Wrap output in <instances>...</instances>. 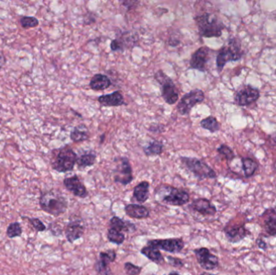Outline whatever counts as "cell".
I'll use <instances>...</instances> for the list:
<instances>
[{
	"mask_svg": "<svg viewBox=\"0 0 276 275\" xmlns=\"http://www.w3.org/2000/svg\"><path fill=\"white\" fill-rule=\"evenodd\" d=\"M32 226L34 228L37 232H44L46 230V226L43 224L42 221L38 218H27Z\"/></svg>",
	"mask_w": 276,
	"mask_h": 275,
	"instance_id": "74e56055",
	"label": "cell"
},
{
	"mask_svg": "<svg viewBox=\"0 0 276 275\" xmlns=\"http://www.w3.org/2000/svg\"><path fill=\"white\" fill-rule=\"evenodd\" d=\"M215 52L207 46H202L195 50L190 59V66L192 70H197L200 72H206L208 63L211 60L212 53Z\"/></svg>",
	"mask_w": 276,
	"mask_h": 275,
	"instance_id": "30bf717a",
	"label": "cell"
},
{
	"mask_svg": "<svg viewBox=\"0 0 276 275\" xmlns=\"http://www.w3.org/2000/svg\"><path fill=\"white\" fill-rule=\"evenodd\" d=\"M96 162V154L94 152H88L83 154L80 156H78L77 164L78 168L80 170H84L87 167H91Z\"/></svg>",
	"mask_w": 276,
	"mask_h": 275,
	"instance_id": "83f0119b",
	"label": "cell"
},
{
	"mask_svg": "<svg viewBox=\"0 0 276 275\" xmlns=\"http://www.w3.org/2000/svg\"><path fill=\"white\" fill-rule=\"evenodd\" d=\"M273 169H274V172L276 173V160L274 161V164H273Z\"/></svg>",
	"mask_w": 276,
	"mask_h": 275,
	"instance_id": "bcb514c9",
	"label": "cell"
},
{
	"mask_svg": "<svg viewBox=\"0 0 276 275\" xmlns=\"http://www.w3.org/2000/svg\"><path fill=\"white\" fill-rule=\"evenodd\" d=\"M108 240L110 242L116 244V245H122L125 240V235L121 233L120 231L116 230L113 229H108Z\"/></svg>",
	"mask_w": 276,
	"mask_h": 275,
	"instance_id": "4dcf8cb0",
	"label": "cell"
},
{
	"mask_svg": "<svg viewBox=\"0 0 276 275\" xmlns=\"http://www.w3.org/2000/svg\"><path fill=\"white\" fill-rule=\"evenodd\" d=\"M264 231L270 237H276V209L270 208L261 215Z\"/></svg>",
	"mask_w": 276,
	"mask_h": 275,
	"instance_id": "d6986e66",
	"label": "cell"
},
{
	"mask_svg": "<svg viewBox=\"0 0 276 275\" xmlns=\"http://www.w3.org/2000/svg\"><path fill=\"white\" fill-rule=\"evenodd\" d=\"M224 233L226 234V239L229 242L238 243L242 241L247 236V229H246L245 225H231L228 224L224 228Z\"/></svg>",
	"mask_w": 276,
	"mask_h": 275,
	"instance_id": "ac0fdd59",
	"label": "cell"
},
{
	"mask_svg": "<svg viewBox=\"0 0 276 275\" xmlns=\"http://www.w3.org/2000/svg\"><path fill=\"white\" fill-rule=\"evenodd\" d=\"M41 210L53 217H59L66 212L68 201L56 190H48L41 194L39 200Z\"/></svg>",
	"mask_w": 276,
	"mask_h": 275,
	"instance_id": "3957f363",
	"label": "cell"
},
{
	"mask_svg": "<svg viewBox=\"0 0 276 275\" xmlns=\"http://www.w3.org/2000/svg\"><path fill=\"white\" fill-rule=\"evenodd\" d=\"M193 252L195 253L199 265L205 270H214L219 265L218 256L213 254L207 248L202 247L199 249H194Z\"/></svg>",
	"mask_w": 276,
	"mask_h": 275,
	"instance_id": "5bb4252c",
	"label": "cell"
},
{
	"mask_svg": "<svg viewBox=\"0 0 276 275\" xmlns=\"http://www.w3.org/2000/svg\"><path fill=\"white\" fill-rule=\"evenodd\" d=\"M242 170L246 178H250L258 170L257 162L251 158H242Z\"/></svg>",
	"mask_w": 276,
	"mask_h": 275,
	"instance_id": "f1b7e54d",
	"label": "cell"
},
{
	"mask_svg": "<svg viewBox=\"0 0 276 275\" xmlns=\"http://www.w3.org/2000/svg\"><path fill=\"white\" fill-rule=\"evenodd\" d=\"M150 197V183L147 181H143L136 185L133 189L132 201L137 203H144Z\"/></svg>",
	"mask_w": 276,
	"mask_h": 275,
	"instance_id": "7402d4cb",
	"label": "cell"
},
{
	"mask_svg": "<svg viewBox=\"0 0 276 275\" xmlns=\"http://www.w3.org/2000/svg\"><path fill=\"white\" fill-rule=\"evenodd\" d=\"M5 63H6V57L2 51L0 50V69L5 65Z\"/></svg>",
	"mask_w": 276,
	"mask_h": 275,
	"instance_id": "b9f144b4",
	"label": "cell"
},
{
	"mask_svg": "<svg viewBox=\"0 0 276 275\" xmlns=\"http://www.w3.org/2000/svg\"><path fill=\"white\" fill-rule=\"evenodd\" d=\"M23 231L21 228V224L19 222L12 223L9 225L7 229V236L9 238H16V237H21L22 235Z\"/></svg>",
	"mask_w": 276,
	"mask_h": 275,
	"instance_id": "d6a6232c",
	"label": "cell"
},
{
	"mask_svg": "<svg viewBox=\"0 0 276 275\" xmlns=\"http://www.w3.org/2000/svg\"><path fill=\"white\" fill-rule=\"evenodd\" d=\"M97 100L100 105L104 107H120L125 104L124 96L119 91H114L108 95H100Z\"/></svg>",
	"mask_w": 276,
	"mask_h": 275,
	"instance_id": "ffe728a7",
	"label": "cell"
},
{
	"mask_svg": "<svg viewBox=\"0 0 276 275\" xmlns=\"http://www.w3.org/2000/svg\"><path fill=\"white\" fill-rule=\"evenodd\" d=\"M201 127H203V129L208 130L210 132H217L221 129V123L218 122L217 118L214 117L213 115L208 116L207 118L202 119L200 121Z\"/></svg>",
	"mask_w": 276,
	"mask_h": 275,
	"instance_id": "f546056e",
	"label": "cell"
},
{
	"mask_svg": "<svg viewBox=\"0 0 276 275\" xmlns=\"http://www.w3.org/2000/svg\"><path fill=\"white\" fill-rule=\"evenodd\" d=\"M141 253L156 264L160 265L162 263L164 262V257H163V254L161 253L159 249L155 248V247L151 246V245L143 247V249H141Z\"/></svg>",
	"mask_w": 276,
	"mask_h": 275,
	"instance_id": "d4e9b609",
	"label": "cell"
},
{
	"mask_svg": "<svg viewBox=\"0 0 276 275\" xmlns=\"http://www.w3.org/2000/svg\"><path fill=\"white\" fill-rule=\"evenodd\" d=\"M124 212L130 218L137 219V220L149 218L151 215V213L147 207L136 204V203H130V204L126 205L124 208Z\"/></svg>",
	"mask_w": 276,
	"mask_h": 275,
	"instance_id": "44dd1931",
	"label": "cell"
},
{
	"mask_svg": "<svg viewBox=\"0 0 276 275\" xmlns=\"http://www.w3.org/2000/svg\"><path fill=\"white\" fill-rule=\"evenodd\" d=\"M109 228L120 231L123 233H134L136 230L135 225L128 221H124L123 219L119 218L118 217H113L111 218L109 221Z\"/></svg>",
	"mask_w": 276,
	"mask_h": 275,
	"instance_id": "cb8c5ba5",
	"label": "cell"
},
{
	"mask_svg": "<svg viewBox=\"0 0 276 275\" xmlns=\"http://www.w3.org/2000/svg\"><path fill=\"white\" fill-rule=\"evenodd\" d=\"M244 56L242 42L239 39L231 37L226 44L219 49L217 55V69L218 73L223 71L224 67L230 61H239Z\"/></svg>",
	"mask_w": 276,
	"mask_h": 275,
	"instance_id": "7a4b0ae2",
	"label": "cell"
},
{
	"mask_svg": "<svg viewBox=\"0 0 276 275\" xmlns=\"http://www.w3.org/2000/svg\"><path fill=\"white\" fill-rule=\"evenodd\" d=\"M167 259L169 264H170L171 266L176 267V268H182V267L184 266V262H183V260H181L180 258L168 256V257H167Z\"/></svg>",
	"mask_w": 276,
	"mask_h": 275,
	"instance_id": "f35d334b",
	"label": "cell"
},
{
	"mask_svg": "<svg viewBox=\"0 0 276 275\" xmlns=\"http://www.w3.org/2000/svg\"><path fill=\"white\" fill-rule=\"evenodd\" d=\"M112 86V81L107 75L96 74L90 81L89 87L92 91H104Z\"/></svg>",
	"mask_w": 276,
	"mask_h": 275,
	"instance_id": "603a6c76",
	"label": "cell"
},
{
	"mask_svg": "<svg viewBox=\"0 0 276 275\" xmlns=\"http://www.w3.org/2000/svg\"><path fill=\"white\" fill-rule=\"evenodd\" d=\"M116 258V252L112 249H109V250L104 251V252H101L100 253V257L99 259L102 260V261H106L108 263H112L113 261H115Z\"/></svg>",
	"mask_w": 276,
	"mask_h": 275,
	"instance_id": "d590c367",
	"label": "cell"
},
{
	"mask_svg": "<svg viewBox=\"0 0 276 275\" xmlns=\"http://www.w3.org/2000/svg\"><path fill=\"white\" fill-rule=\"evenodd\" d=\"M63 184L70 192L79 198H85L88 197V191L84 183L80 180L77 175L65 178L63 180Z\"/></svg>",
	"mask_w": 276,
	"mask_h": 275,
	"instance_id": "2e32d148",
	"label": "cell"
},
{
	"mask_svg": "<svg viewBox=\"0 0 276 275\" xmlns=\"http://www.w3.org/2000/svg\"><path fill=\"white\" fill-rule=\"evenodd\" d=\"M189 209L196 212L203 217H214L218 213V209L215 205L212 203L208 198H199L193 200L189 205Z\"/></svg>",
	"mask_w": 276,
	"mask_h": 275,
	"instance_id": "e0dca14e",
	"label": "cell"
},
{
	"mask_svg": "<svg viewBox=\"0 0 276 275\" xmlns=\"http://www.w3.org/2000/svg\"><path fill=\"white\" fill-rule=\"evenodd\" d=\"M164 150V145L158 140L149 142L147 146L143 148V152L147 157H155L161 155Z\"/></svg>",
	"mask_w": 276,
	"mask_h": 275,
	"instance_id": "4316f807",
	"label": "cell"
},
{
	"mask_svg": "<svg viewBox=\"0 0 276 275\" xmlns=\"http://www.w3.org/2000/svg\"><path fill=\"white\" fill-rule=\"evenodd\" d=\"M49 229L50 230L52 234L54 235V236H59L61 235L62 233V229L60 225H57V223L53 222L52 224L49 225Z\"/></svg>",
	"mask_w": 276,
	"mask_h": 275,
	"instance_id": "ab89813d",
	"label": "cell"
},
{
	"mask_svg": "<svg viewBox=\"0 0 276 275\" xmlns=\"http://www.w3.org/2000/svg\"><path fill=\"white\" fill-rule=\"evenodd\" d=\"M218 153L220 155H222L226 158L228 162H231L236 158L235 154H234L233 150L226 145H221L218 148Z\"/></svg>",
	"mask_w": 276,
	"mask_h": 275,
	"instance_id": "836d02e7",
	"label": "cell"
},
{
	"mask_svg": "<svg viewBox=\"0 0 276 275\" xmlns=\"http://www.w3.org/2000/svg\"><path fill=\"white\" fill-rule=\"evenodd\" d=\"M95 269L97 275H113L112 269L110 268L109 263L102 261L100 259H98L95 264Z\"/></svg>",
	"mask_w": 276,
	"mask_h": 275,
	"instance_id": "1f68e13d",
	"label": "cell"
},
{
	"mask_svg": "<svg viewBox=\"0 0 276 275\" xmlns=\"http://www.w3.org/2000/svg\"><path fill=\"white\" fill-rule=\"evenodd\" d=\"M155 79L161 87V94L164 101L169 105H174L179 100V91L172 79L162 70L156 71Z\"/></svg>",
	"mask_w": 276,
	"mask_h": 275,
	"instance_id": "8992f818",
	"label": "cell"
},
{
	"mask_svg": "<svg viewBox=\"0 0 276 275\" xmlns=\"http://www.w3.org/2000/svg\"><path fill=\"white\" fill-rule=\"evenodd\" d=\"M270 142H271L272 144L276 146V132L274 133L271 134L270 135Z\"/></svg>",
	"mask_w": 276,
	"mask_h": 275,
	"instance_id": "7bdbcfd3",
	"label": "cell"
},
{
	"mask_svg": "<svg viewBox=\"0 0 276 275\" xmlns=\"http://www.w3.org/2000/svg\"><path fill=\"white\" fill-rule=\"evenodd\" d=\"M147 245L168 253H178L184 248V242L181 238L157 239L149 241Z\"/></svg>",
	"mask_w": 276,
	"mask_h": 275,
	"instance_id": "7c38bea8",
	"label": "cell"
},
{
	"mask_svg": "<svg viewBox=\"0 0 276 275\" xmlns=\"http://www.w3.org/2000/svg\"><path fill=\"white\" fill-rule=\"evenodd\" d=\"M205 95L200 89H194L185 94L177 104L176 109L180 115H187L195 106L204 101Z\"/></svg>",
	"mask_w": 276,
	"mask_h": 275,
	"instance_id": "9c48e42d",
	"label": "cell"
},
{
	"mask_svg": "<svg viewBox=\"0 0 276 275\" xmlns=\"http://www.w3.org/2000/svg\"><path fill=\"white\" fill-rule=\"evenodd\" d=\"M270 275H276V266L272 268L271 270H270Z\"/></svg>",
	"mask_w": 276,
	"mask_h": 275,
	"instance_id": "ee69618b",
	"label": "cell"
},
{
	"mask_svg": "<svg viewBox=\"0 0 276 275\" xmlns=\"http://www.w3.org/2000/svg\"><path fill=\"white\" fill-rule=\"evenodd\" d=\"M85 225L81 219H75L67 224L65 229V235L67 241L74 243L84 236Z\"/></svg>",
	"mask_w": 276,
	"mask_h": 275,
	"instance_id": "9a60e30c",
	"label": "cell"
},
{
	"mask_svg": "<svg viewBox=\"0 0 276 275\" xmlns=\"http://www.w3.org/2000/svg\"><path fill=\"white\" fill-rule=\"evenodd\" d=\"M23 29H29L36 28L39 25V21L34 17H23L20 20Z\"/></svg>",
	"mask_w": 276,
	"mask_h": 275,
	"instance_id": "e575fe53",
	"label": "cell"
},
{
	"mask_svg": "<svg viewBox=\"0 0 276 275\" xmlns=\"http://www.w3.org/2000/svg\"><path fill=\"white\" fill-rule=\"evenodd\" d=\"M260 97V91L258 88L251 85L243 86L234 95V103L240 107H246L255 103Z\"/></svg>",
	"mask_w": 276,
	"mask_h": 275,
	"instance_id": "8fae6325",
	"label": "cell"
},
{
	"mask_svg": "<svg viewBox=\"0 0 276 275\" xmlns=\"http://www.w3.org/2000/svg\"><path fill=\"white\" fill-rule=\"evenodd\" d=\"M257 245H258L259 249H262V250H266V249H267L266 243L262 238L257 239Z\"/></svg>",
	"mask_w": 276,
	"mask_h": 275,
	"instance_id": "60d3db41",
	"label": "cell"
},
{
	"mask_svg": "<svg viewBox=\"0 0 276 275\" xmlns=\"http://www.w3.org/2000/svg\"><path fill=\"white\" fill-rule=\"evenodd\" d=\"M180 161L182 164L199 179H205V178L213 179L218 176L215 170L200 159L196 158H189V157H181Z\"/></svg>",
	"mask_w": 276,
	"mask_h": 275,
	"instance_id": "52a82bcc",
	"label": "cell"
},
{
	"mask_svg": "<svg viewBox=\"0 0 276 275\" xmlns=\"http://www.w3.org/2000/svg\"><path fill=\"white\" fill-rule=\"evenodd\" d=\"M114 162H116V167L112 171L114 182L124 186L129 184L133 180L132 169L129 160L126 157H119Z\"/></svg>",
	"mask_w": 276,
	"mask_h": 275,
	"instance_id": "ba28073f",
	"label": "cell"
},
{
	"mask_svg": "<svg viewBox=\"0 0 276 275\" xmlns=\"http://www.w3.org/2000/svg\"><path fill=\"white\" fill-rule=\"evenodd\" d=\"M77 159V154L70 146H64L57 150V154L51 162V166L57 172H69L74 170Z\"/></svg>",
	"mask_w": 276,
	"mask_h": 275,
	"instance_id": "5b68a950",
	"label": "cell"
},
{
	"mask_svg": "<svg viewBox=\"0 0 276 275\" xmlns=\"http://www.w3.org/2000/svg\"><path fill=\"white\" fill-rule=\"evenodd\" d=\"M200 275H214V274H213V273H207V272H204V273H201Z\"/></svg>",
	"mask_w": 276,
	"mask_h": 275,
	"instance_id": "7dc6e473",
	"label": "cell"
},
{
	"mask_svg": "<svg viewBox=\"0 0 276 275\" xmlns=\"http://www.w3.org/2000/svg\"><path fill=\"white\" fill-rule=\"evenodd\" d=\"M201 37L212 38L222 37L225 25L214 13H204L194 18Z\"/></svg>",
	"mask_w": 276,
	"mask_h": 275,
	"instance_id": "6da1fadb",
	"label": "cell"
},
{
	"mask_svg": "<svg viewBox=\"0 0 276 275\" xmlns=\"http://www.w3.org/2000/svg\"><path fill=\"white\" fill-rule=\"evenodd\" d=\"M71 140L76 143L86 142L89 139V132H88V127L84 124L76 126L74 127L72 131H71L70 135Z\"/></svg>",
	"mask_w": 276,
	"mask_h": 275,
	"instance_id": "484cf974",
	"label": "cell"
},
{
	"mask_svg": "<svg viewBox=\"0 0 276 275\" xmlns=\"http://www.w3.org/2000/svg\"><path fill=\"white\" fill-rule=\"evenodd\" d=\"M124 270L128 275H139L143 270V267L137 266L131 262H125L124 265Z\"/></svg>",
	"mask_w": 276,
	"mask_h": 275,
	"instance_id": "8d00e7d4",
	"label": "cell"
},
{
	"mask_svg": "<svg viewBox=\"0 0 276 275\" xmlns=\"http://www.w3.org/2000/svg\"><path fill=\"white\" fill-rule=\"evenodd\" d=\"M157 199L171 206H183L190 200V195L186 190L169 185H162L155 190Z\"/></svg>",
	"mask_w": 276,
	"mask_h": 275,
	"instance_id": "277c9868",
	"label": "cell"
},
{
	"mask_svg": "<svg viewBox=\"0 0 276 275\" xmlns=\"http://www.w3.org/2000/svg\"><path fill=\"white\" fill-rule=\"evenodd\" d=\"M167 275H181V274H179V273H178V272H171V273H168V274Z\"/></svg>",
	"mask_w": 276,
	"mask_h": 275,
	"instance_id": "f6af8a7d",
	"label": "cell"
},
{
	"mask_svg": "<svg viewBox=\"0 0 276 275\" xmlns=\"http://www.w3.org/2000/svg\"><path fill=\"white\" fill-rule=\"evenodd\" d=\"M138 36L131 32H123L116 34V39L111 42V49L113 52L124 51V49L133 48L137 45Z\"/></svg>",
	"mask_w": 276,
	"mask_h": 275,
	"instance_id": "4fadbf2b",
	"label": "cell"
}]
</instances>
